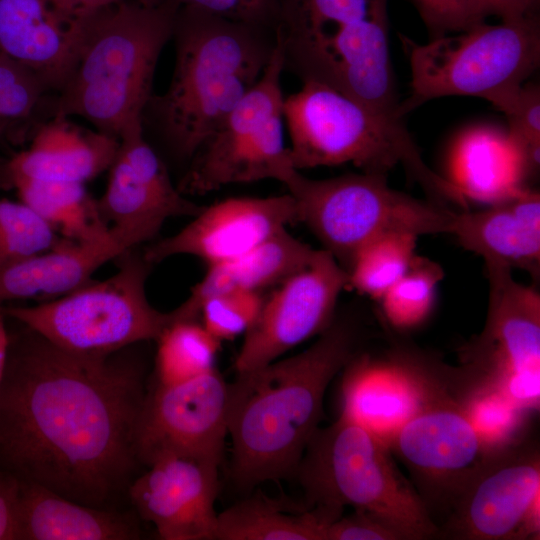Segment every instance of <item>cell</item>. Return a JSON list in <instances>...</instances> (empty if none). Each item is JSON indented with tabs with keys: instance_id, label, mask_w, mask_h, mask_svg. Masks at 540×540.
<instances>
[{
	"instance_id": "cell-24",
	"label": "cell",
	"mask_w": 540,
	"mask_h": 540,
	"mask_svg": "<svg viewBox=\"0 0 540 540\" xmlns=\"http://www.w3.org/2000/svg\"><path fill=\"white\" fill-rule=\"evenodd\" d=\"M485 264L540 272V196L529 188L476 212L456 213L451 233Z\"/></svg>"
},
{
	"instance_id": "cell-14",
	"label": "cell",
	"mask_w": 540,
	"mask_h": 540,
	"mask_svg": "<svg viewBox=\"0 0 540 540\" xmlns=\"http://www.w3.org/2000/svg\"><path fill=\"white\" fill-rule=\"evenodd\" d=\"M384 356L360 352L343 369L342 416L365 427L387 446L397 430L430 402L449 393L452 366L399 343Z\"/></svg>"
},
{
	"instance_id": "cell-15",
	"label": "cell",
	"mask_w": 540,
	"mask_h": 540,
	"mask_svg": "<svg viewBox=\"0 0 540 540\" xmlns=\"http://www.w3.org/2000/svg\"><path fill=\"white\" fill-rule=\"evenodd\" d=\"M388 447L406 467L429 514H448L455 499L491 452L454 393L408 419ZM435 522V521H434Z\"/></svg>"
},
{
	"instance_id": "cell-33",
	"label": "cell",
	"mask_w": 540,
	"mask_h": 540,
	"mask_svg": "<svg viewBox=\"0 0 540 540\" xmlns=\"http://www.w3.org/2000/svg\"><path fill=\"white\" fill-rule=\"evenodd\" d=\"M443 275L438 263L416 255L403 276L377 302L384 323L396 331L420 326L432 312Z\"/></svg>"
},
{
	"instance_id": "cell-9",
	"label": "cell",
	"mask_w": 540,
	"mask_h": 540,
	"mask_svg": "<svg viewBox=\"0 0 540 540\" xmlns=\"http://www.w3.org/2000/svg\"><path fill=\"white\" fill-rule=\"evenodd\" d=\"M421 44L400 35L408 57L410 94L399 115L446 96H474L492 103L515 90L539 67L540 23L537 14L485 22Z\"/></svg>"
},
{
	"instance_id": "cell-1",
	"label": "cell",
	"mask_w": 540,
	"mask_h": 540,
	"mask_svg": "<svg viewBox=\"0 0 540 540\" xmlns=\"http://www.w3.org/2000/svg\"><path fill=\"white\" fill-rule=\"evenodd\" d=\"M20 324L0 384V466L76 502L106 508L132 482L145 398L121 352L81 355Z\"/></svg>"
},
{
	"instance_id": "cell-39",
	"label": "cell",
	"mask_w": 540,
	"mask_h": 540,
	"mask_svg": "<svg viewBox=\"0 0 540 540\" xmlns=\"http://www.w3.org/2000/svg\"><path fill=\"white\" fill-rule=\"evenodd\" d=\"M430 39L458 33L472 26L468 0H412Z\"/></svg>"
},
{
	"instance_id": "cell-23",
	"label": "cell",
	"mask_w": 540,
	"mask_h": 540,
	"mask_svg": "<svg viewBox=\"0 0 540 540\" xmlns=\"http://www.w3.org/2000/svg\"><path fill=\"white\" fill-rule=\"evenodd\" d=\"M138 247L127 234L109 227L88 241L63 239L57 246L0 267V306L21 299L47 301L91 280L93 273Z\"/></svg>"
},
{
	"instance_id": "cell-32",
	"label": "cell",
	"mask_w": 540,
	"mask_h": 540,
	"mask_svg": "<svg viewBox=\"0 0 540 540\" xmlns=\"http://www.w3.org/2000/svg\"><path fill=\"white\" fill-rule=\"evenodd\" d=\"M418 238L412 233L390 232L369 241L347 270V287L378 302L409 268Z\"/></svg>"
},
{
	"instance_id": "cell-10",
	"label": "cell",
	"mask_w": 540,
	"mask_h": 540,
	"mask_svg": "<svg viewBox=\"0 0 540 540\" xmlns=\"http://www.w3.org/2000/svg\"><path fill=\"white\" fill-rule=\"evenodd\" d=\"M305 224L347 272L357 252L390 232L451 233L457 212L391 188L387 175L352 173L311 179L297 171L285 184Z\"/></svg>"
},
{
	"instance_id": "cell-38",
	"label": "cell",
	"mask_w": 540,
	"mask_h": 540,
	"mask_svg": "<svg viewBox=\"0 0 540 540\" xmlns=\"http://www.w3.org/2000/svg\"><path fill=\"white\" fill-rule=\"evenodd\" d=\"M180 6H193L206 12L253 25L276 29L275 0H172Z\"/></svg>"
},
{
	"instance_id": "cell-8",
	"label": "cell",
	"mask_w": 540,
	"mask_h": 540,
	"mask_svg": "<svg viewBox=\"0 0 540 540\" xmlns=\"http://www.w3.org/2000/svg\"><path fill=\"white\" fill-rule=\"evenodd\" d=\"M117 271L33 306L2 309L54 345L72 353L105 356L157 340L175 321L173 311L154 308L146 294L152 267L136 248L115 259Z\"/></svg>"
},
{
	"instance_id": "cell-3",
	"label": "cell",
	"mask_w": 540,
	"mask_h": 540,
	"mask_svg": "<svg viewBox=\"0 0 540 540\" xmlns=\"http://www.w3.org/2000/svg\"><path fill=\"white\" fill-rule=\"evenodd\" d=\"M171 39V81L163 94L151 95L142 126L172 158L188 164L258 81L277 38L272 28L180 6Z\"/></svg>"
},
{
	"instance_id": "cell-35",
	"label": "cell",
	"mask_w": 540,
	"mask_h": 540,
	"mask_svg": "<svg viewBox=\"0 0 540 540\" xmlns=\"http://www.w3.org/2000/svg\"><path fill=\"white\" fill-rule=\"evenodd\" d=\"M48 92L35 73L0 54V137L29 122Z\"/></svg>"
},
{
	"instance_id": "cell-16",
	"label": "cell",
	"mask_w": 540,
	"mask_h": 540,
	"mask_svg": "<svg viewBox=\"0 0 540 540\" xmlns=\"http://www.w3.org/2000/svg\"><path fill=\"white\" fill-rule=\"evenodd\" d=\"M230 389L213 369L192 380L156 383L145 394L136 431L140 464L158 458L186 456L221 462L228 435Z\"/></svg>"
},
{
	"instance_id": "cell-17",
	"label": "cell",
	"mask_w": 540,
	"mask_h": 540,
	"mask_svg": "<svg viewBox=\"0 0 540 540\" xmlns=\"http://www.w3.org/2000/svg\"><path fill=\"white\" fill-rule=\"evenodd\" d=\"M347 285L344 268L328 251L318 249L305 267L264 297L256 321L244 334L234 363L236 372L264 366L323 332L334 319L338 298Z\"/></svg>"
},
{
	"instance_id": "cell-30",
	"label": "cell",
	"mask_w": 540,
	"mask_h": 540,
	"mask_svg": "<svg viewBox=\"0 0 540 540\" xmlns=\"http://www.w3.org/2000/svg\"><path fill=\"white\" fill-rule=\"evenodd\" d=\"M156 383L175 385L215 369L221 342L198 320L174 321L157 338Z\"/></svg>"
},
{
	"instance_id": "cell-22",
	"label": "cell",
	"mask_w": 540,
	"mask_h": 540,
	"mask_svg": "<svg viewBox=\"0 0 540 540\" xmlns=\"http://www.w3.org/2000/svg\"><path fill=\"white\" fill-rule=\"evenodd\" d=\"M118 147L112 135L52 116L35 128L26 150L0 165V188L12 189L20 181L84 184L109 170Z\"/></svg>"
},
{
	"instance_id": "cell-18",
	"label": "cell",
	"mask_w": 540,
	"mask_h": 540,
	"mask_svg": "<svg viewBox=\"0 0 540 540\" xmlns=\"http://www.w3.org/2000/svg\"><path fill=\"white\" fill-rule=\"evenodd\" d=\"M97 206L108 227L127 234L138 246L153 240L168 219L193 217L204 207L174 186L166 163L145 138L143 127L120 136Z\"/></svg>"
},
{
	"instance_id": "cell-5",
	"label": "cell",
	"mask_w": 540,
	"mask_h": 540,
	"mask_svg": "<svg viewBox=\"0 0 540 540\" xmlns=\"http://www.w3.org/2000/svg\"><path fill=\"white\" fill-rule=\"evenodd\" d=\"M275 1L284 71L403 119L389 53L388 0Z\"/></svg>"
},
{
	"instance_id": "cell-13",
	"label": "cell",
	"mask_w": 540,
	"mask_h": 540,
	"mask_svg": "<svg viewBox=\"0 0 540 540\" xmlns=\"http://www.w3.org/2000/svg\"><path fill=\"white\" fill-rule=\"evenodd\" d=\"M540 531V450L527 435L491 451L455 499L438 537L536 539Z\"/></svg>"
},
{
	"instance_id": "cell-46",
	"label": "cell",
	"mask_w": 540,
	"mask_h": 540,
	"mask_svg": "<svg viewBox=\"0 0 540 540\" xmlns=\"http://www.w3.org/2000/svg\"><path fill=\"white\" fill-rule=\"evenodd\" d=\"M532 2L534 3L535 6H539V0H532Z\"/></svg>"
},
{
	"instance_id": "cell-37",
	"label": "cell",
	"mask_w": 540,
	"mask_h": 540,
	"mask_svg": "<svg viewBox=\"0 0 540 540\" xmlns=\"http://www.w3.org/2000/svg\"><path fill=\"white\" fill-rule=\"evenodd\" d=\"M264 301L260 292L232 291L211 296L199 309L203 327L218 341L245 334L256 321Z\"/></svg>"
},
{
	"instance_id": "cell-7",
	"label": "cell",
	"mask_w": 540,
	"mask_h": 540,
	"mask_svg": "<svg viewBox=\"0 0 540 540\" xmlns=\"http://www.w3.org/2000/svg\"><path fill=\"white\" fill-rule=\"evenodd\" d=\"M295 475L308 507L335 519L344 507L369 512L402 540L438 536L439 527L411 481L399 470L390 448L374 433L340 415L319 427L307 444Z\"/></svg>"
},
{
	"instance_id": "cell-34",
	"label": "cell",
	"mask_w": 540,
	"mask_h": 540,
	"mask_svg": "<svg viewBox=\"0 0 540 540\" xmlns=\"http://www.w3.org/2000/svg\"><path fill=\"white\" fill-rule=\"evenodd\" d=\"M63 239L23 202L0 198V267L49 250Z\"/></svg>"
},
{
	"instance_id": "cell-41",
	"label": "cell",
	"mask_w": 540,
	"mask_h": 540,
	"mask_svg": "<svg viewBox=\"0 0 540 540\" xmlns=\"http://www.w3.org/2000/svg\"><path fill=\"white\" fill-rule=\"evenodd\" d=\"M468 2L472 26L485 22L490 16L509 20L537 14L538 11L532 0H468Z\"/></svg>"
},
{
	"instance_id": "cell-4",
	"label": "cell",
	"mask_w": 540,
	"mask_h": 540,
	"mask_svg": "<svg viewBox=\"0 0 540 540\" xmlns=\"http://www.w3.org/2000/svg\"><path fill=\"white\" fill-rule=\"evenodd\" d=\"M179 7L172 0L154 7L119 0L87 16L76 63L53 98L49 116H80L118 139L141 127Z\"/></svg>"
},
{
	"instance_id": "cell-44",
	"label": "cell",
	"mask_w": 540,
	"mask_h": 540,
	"mask_svg": "<svg viewBox=\"0 0 540 540\" xmlns=\"http://www.w3.org/2000/svg\"><path fill=\"white\" fill-rule=\"evenodd\" d=\"M6 321L7 316L0 306V384L5 371L9 346V330Z\"/></svg>"
},
{
	"instance_id": "cell-25",
	"label": "cell",
	"mask_w": 540,
	"mask_h": 540,
	"mask_svg": "<svg viewBox=\"0 0 540 540\" xmlns=\"http://www.w3.org/2000/svg\"><path fill=\"white\" fill-rule=\"evenodd\" d=\"M525 156L508 131L481 125L461 133L450 154V178L467 200L492 205L527 187Z\"/></svg>"
},
{
	"instance_id": "cell-26",
	"label": "cell",
	"mask_w": 540,
	"mask_h": 540,
	"mask_svg": "<svg viewBox=\"0 0 540 540\" xmlns=\"http://www.w3.org/2000/svg\"><path fill=\"white\" fill-rule=\"evenodd\" d=\"M317 250L284 228L252 250L208 266L187 299L173 310L176 320H198L202 302L211 296L232 291L261 293L277 286L305 267Z\"/></svg>"
},
{
	"instance_id": "cell-45",
	"label": "cell",
	"mask_w": 540,
	"mask_h": 540,
	"mask_svg": "<svg viewBox=\"0 0 540 540\" xmlns=\"http://www.w3.org/2000/svg\"><path fill=\"white\" fill-rule=\"evenodd\" d=\"M136 1H138L140 4H142L144 6L154 7V6H157V5L161 4L165 0H136Z\"/></svg>"
},
{
	"instance_id": "cell-12",
	"label": "cell",
	"mask_w": 540,
	"mask_h": 540,
	"mask_svg": "<svg viewBox=\"0 0 540 540\" xmlns=\"http://www.w3.org/2000/svg\"><path fill=\"white\" fill-rule=\"evenodd\" d=\"M488 308L481 333L460 350L462 377L490 386L531 412L540 400V296L512 269L485 264Z\"/></svg>"
},
{
	"instance_id": "cell-21",
	"label": "cell",
	"mask_w": 540,
	"mask_h": 540,
	"mask_svg": "<svg viewBox=\"0 0 540 540\" xmlns=\"http://www.w3.org/2000/svg\"><path fill=\"white\" fill-rule=\"evenodd\" d=\"M85 34V18L68 19L49 0H0V54L58 92L70 76Z\"/></svg>"
},
{
	"instance_id": "cell-40",
	"label": "cell",
	"mask_w": 540,
	"mask_h": 540,
	"mask_svg": "<svg viewBox=\"0 0 540 540\" xmlns=\"http://www.w3.org/2000/svg\"><path fill=\"white\" fill-rule=\"evenodd\" d=\"M325 540H402L400 534L377 516L355 510L331 522Z\"/></svg>"
},
{
	"instance_id": "cell-42",
	"label": "cell",
	"mask_w": 540,
	"mask_h": 540,
	"mask_svg": "<svg viewBox=\"0 0 540 540\" xmlns=\"http://www.w3.org/2000/svg\"><path fill=\"white\" fill-rule=\"evenodd\" d=\"M19 480L0 468V540H18Z\"/></svg>"
},
{
	"instance_id": "cell-20",
	"label": "cell",
	"mask_w": 540,
	"mask_h": 540,
	"mask_svg": "<svg viewBox=\"0 0 540 540\" xmlns=\"http://www.w3.org/2000/svg\"><path fill=\"white\" fill-rule=\"evenodd\" d=\"M220 464L186 456H164L130 483L127 493L164 540H215Z\"/></svg>"
},
{
	"instance_id": "cell-11",
	"label": "cell",
	"mask_w": 540,
	"mask_h": 540,
	"mask_svg": "<svg viewBox=\"0 0 540 540\" xmlns=\"http://www.w3.org/2000/svg\"><path fill=\"white\" fill-rule=\"evenodd\" d=\"M283 72V56L277 40L258 81L188 163L177 185L184 195L206 194L227 185L266 179L285 185L299 171L292 163L289 147L284 144Z\"/></svg>"
},
{
	"instance_id": "cell-29",
	"label": "cell",
	"mask_w": 540,
	"mask_h": 540,
	"mask_svg": "<svg viewBox=\"0 0 540 540\" xmlns=\"http://www.w3.org/2000/svg\"><path fill=\"white\" fill-rule=\"evenodd\" d=\"M12 189L20 201L47 222L62 238L88 241L105 234L97 200L84 184L74 182L20 181Z\"/></svg>"
},
{
	"instance_id": "cell-36",
	"label": "cell",
	"mask_w": 540,
	"mask_h": 540,
	"mask_svg": "<svg viewBox=\"0 0 540 540\" xmlns=\"http://www.w3.org/2000/svg\"><path fill=\"white\" fill-rule=\"evenodd\" d=\"M508 122V133L522 150L531 174L540 161V89L536 83H523L491 103Z\"/></svg>"
},
{
	"instance_id": "cell-43",
	"label": "cell",
	"mask_w": 540,
	"mask_h": 540,
	"mask_svg": "<svg viewBox=\"0 0 540 540\" xmlns=\"http://www.w3.org/2000/svg\"><path fill=\"white\" fill-rule=\"evenodd\" d=\"M54 8L68 19L87 17L119 0H49Z\"/></svg>"
},
{
	"instance_id": "cell-19",
	"label": "cell",
	"mask_w": 540,
	"mask_h": 540,
	"mask_svg": "<svg viewBox=\"0 0 540 540\" xmlns=\"http://www.w3.org/2000/svg\"><path fill=\"white\" fill-rule=\"evenodd\" d=\"M296 222L298 209L290 193L229 198L204 206L181 230L154 241L142 253L152 265L177 255L215 265L252 250Z\"/></svg>"
},
{
	"instance_id": "cell-28",
	"label": "cell",
	"mask_w": 540,
	"mask_h": 540,
	"mask_svg": "<svg viewBox=\"0 0 540 540\" xmlns=\"http://www.w3.org/2000/svg\"><path fill=\"white\" fill-rule=\"evenodd\" d=\"M334 520L321 509L259 493L218 513L215 540H325Z\"/></svg>"
},
{
	"instance_id": "cell-6",
	"label": "cell",
	"mask_w": 540,
	"mask_h": 540,
	"mask_svg": "<svg viewBox=\"0 0 540 540\" xmlns=\"http://www.w3.org/2000/svg\"><path fill=\"white\" fill-rule=\"evenodd\" d=\"M302 84L283 102L290 155L297 170L350 163L362 172L388 175L401 165L430 200L468 208L459 188L426 164L403 120L328 85Z\"/></svg>"
},
{
	"instance_id": "cell-31",
	"label": "cell",
	"mask_w": 540,
	"mask_h": 540,
	"mask_svg": "<svg viewBox=\"0 0 540 540\" xmlns=\"http://www.w3.org/2000/svg\"><path fill=\"white\" fill-rule=\"evenodd\" d=\"M455 396L490 451L526 436L527 412L490 386L461 377L455 367Z\"/></svg>"
},
{
	"instance_id": "cell-2",
	"label": "cell",
	"mask_w": 540,
	"mask_h": 540,
	"mask_svg": "<svg viewBox=\"0 0 540 540\" xmlns=\"http://www.w3.org/2000/svg\"><path fill=\"white\" fill-rule=\"evenodd\" d=\"M362 327L332 320L304 351L237 373L229 383L230 475L243 489L295 475L323 418L333 378L361 352Z\"/></svg>"
},
{
	"instance_id": "cell-27",
	"label": "cell",
	"mask_w": 540,
	"mask_h": 540,
	"mask_svg": "<svg viewBox=\"0 0 540 540\" xmlns=\"http://www.w3.org/2000/svg\"><path fill=\"white\" fill-rule=\"evenodd\" d=\"M138 526L116 511L82 504L19 480L18 540H129Z\"/></svg>"
}]
</instances>
